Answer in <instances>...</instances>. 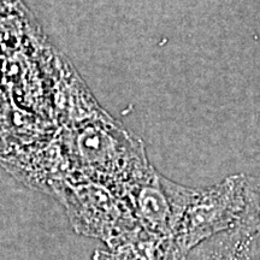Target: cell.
Segmentation results:
<instances>
[{
	"mask_svg": "<svg viewBox=\"0 0 260 260\" xmlns=\"http://www.w3.org/2000/svg\"><path fill=\"white\" fill-rule=\"evenodd\" d=\"M160 243L138 226L111 246L110 252H99L96 260H160Z\"/></svg>",
	"mask_w": 260,
	"mask_h": 260,
	"instance_id": "cell-3",
	"label": "cell"
},
{
	"mask_svg": "<svg viewBox=\"0 0 260 260\" xmlns=\"http://www.w3.org/2000/svg\"><path fill=\"white\" fill-rule=\"evenodd\" d=\"M243 187V174L230 175L210 187H190L170 237L160 243V260H186L195 247L239 226Z\"/></svg>",
	"mask_w": 260,
	"mask_h": 260,
	"instance_id": "cell-1",
	"label": "cell"
},
{
	"mask_svg": "<svg viewBox=\"0 0 260 260\" xmlns=\"http://www.w3.org/2000/svg\"><path fill=\"white\" fill-rule=\"evenodd\" d=\"M186 260H260V254L256 237L234 228L195 247Z\"/></svg>",
	"mask_w": 260,
	"mask_h": 260,
	"instance_id": "cell-2",
	"label": "cell"
},
{
	"mask_svg": "<svg viewBox=\"0 0 260 260\" xmlns=\"http://www.w3.org/2000/svg\"><path fill=\"white\" fill-rule=\"evenodd\" d=\"M19 0H0V11H9V10L17 9Z\"/></svg>",
	"mask_w": 260,
	"mask_h": 260,
	"instance_id": "cell-5",
	"label": "cell"
},
{
	"mask_svg": "<svg viewBox=\"0 0 260 260\" xmlns=\"http://www.w3.org/2000/svg\"><path fill=\"white\" fill-rule=\"evenodd\" d=\"M245 205L240 219V229L253 237L260 236V177L245 175Z\"/></svg>",
	"mask_w": 260,
	"mask_h": 260,
	"instance_id": "cell-4",
	"label": "cell"
}]
</instances>
